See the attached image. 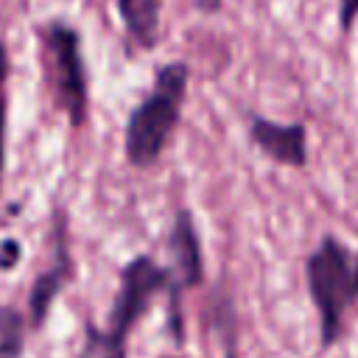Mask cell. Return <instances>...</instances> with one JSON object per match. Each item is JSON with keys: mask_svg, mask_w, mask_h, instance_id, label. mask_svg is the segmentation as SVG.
Listing matches in <instances>:
<instances>
[{"mask_svg": "<svg viewBox=\"0 0 358 358\" xmlns=\"http://www.w3.org/2000/svg\"><path fill=\"white\" fill-rule=\"evenodd\" d=\"M187 78H190V70L185 62L162 64L154 76L151 92L131 109L126 134H123V148H126V159L134 168L154 165L168 148L182 115Z\"/></svg>", "mask_w": 358, "mask_h": 358, "instance_id": "obj_1", "label": "cell"}, {"mask_svg": "<svg viewBox=\"0 0 358 358\" xmlns=\"http://www.w3.org/2000/svg\"><path fill=\"white\" fill-rule=\"evenodd\" d=\"M305 277L319 316V341L330 347L344 330V313L358 299V252L324 235L305 260Z\"/></svg>", "mask_w": 358, "mask_h": 358, "instance_id": "obj_2", "label": "cell"}, {"mask_svg": "<svg viewBox=\"0 0 358 358\" xmlns=\"http://www.w3.org/2000/svg\"><path fill=\"white\" fill-rule=\"evenodd\" d=\"M159 291H171V268L159 266L148 255L131 257L120 271L106 330H90V350H98L101 358H126L129 333Z\"/></svg>", "mask_w": 358, "mask_h": 358, "instance_id": "obj_3", "label": "cell"}, {"mask_svg": "<svg viewBox=\"0 0 358 358\" xmlns=\"http://www.w3.org/2000/svg\"><path fill=\"white\" fill-rule=\"evenodd\" d=\"M42 64L56 98V106L70 117V126H84L87 120V67L81 56V34L62 20L39 28Z\"/></svg>", "mask_w": 358, "mask_h": 358, "instance_id": "obj_4", "label": "cell"}, {"mask_svg": "<svg viewBox=\"0 0 358 358\" xmlns=\"http://www.w3.org/2000/svg\"><path fill=\"white\" fill-rule=\"evenodd\" d=\"M168 249L173 257L171 271V333L182 341V313H179V288H193L204 280V260H201V241L193 224L190 210H179L168 235Z\"/></svg>", "mask_w": 358, "mask_h": 358, "instance_id": "obj_5", "label": "cell"}, {"mask_svg": "<svg viewBox=\"0 0 358 358\" xmlns=\"http://www.w3.org/2000/svg\"><path fill=\"white\" fill-rule=\"evenodd\" d=\"M59 229H53V260L50 266L34 280L31 294H28V316H31V327H42L56 296L62 294V288L70 282L73 277V257L67 249V232H64V218H56Z\"/></svg>", "mask_w": 358, "mask_h": 358, "instance_id": "obj_6", "label": "cell"}, {"mask_svg": "<svg viewBox=\"0 0 358 358\" xmlns=\"http://www.w3.org/2000/svg\"><path fill=\"white\" fill-rule=\"evenodd\" d=\"M252 143L274 162L305 168L308 165V131L302 123H274L260 115L249 120Z\"/></svg>", "mask_w": 358, "mask_h": 358, "instance_id": "obj_7", "label": "cell"}, {"mask_svg": "<svg viewBox=\"0 0 358 358\" xmlns=\"http://www.w3.org/2000/svg\"><path fill=\"white\" fill-rule=\"evenodd\" d=\"M159 3L162 0H117V11H120V20L126 25V34L140 48H151L157 42Z\"/></svg>", "mask_w": 358, "mask_h": 358, "instance_id": "obj_8", "label": "cell"}, {"mask_svg": "<svg viewBox=\"0 0 358 358\" xmlns=\"http://www.w3.org/2000/svg\"><path fill=\"white\" fill-rule=\"evenodd\" d=\"M25 341V319L17 308L0 305V358H20Z\"/></svg>", "mask_w": 358, "mask_h": 358, "instance_id": "obj_9", "label": "cell"}, {"mask_svg": "<svg viewBox=\"0 0 358 358\" xmlns=\"http://www.w3.org/2000/svg\"><path fill=\"white\" fill-rule=\"evenodd\" d=\"M6 115H8V50L0 39V176L6 168Z\"/></svg>", "mask_w": 358, "mask_h": 358, "instance_id": "obj_10", "label": "cell"}, {"mask_svg": "<svg viewBox=\"0 0 358 358\" xmlns=\"http://www.w3.org/2000/svg\"><path fill=\"white\" fill-rule=\"evenodd\" d=\"M358 20V0H338V25L341 31H350Z\"/></svg>", "mask_w": 358, "mask_h": 358, "instance_id": "obj_11", "label": "cell"}, {"mask_svg": "<svg viewBox=\"0 0 358 358\" xmlns=\"http://www.w3.org/2000/svg\"><path fill=\"white\" fill-rule=\"evenodd\" d=\"M199 8H201L204 14H213V11L221 8V0H199Z\"/></svg>", "mask_w": 358, "mask_h": 358, "instance_id": "obj_12", "label": "cell"}]
</instances>
